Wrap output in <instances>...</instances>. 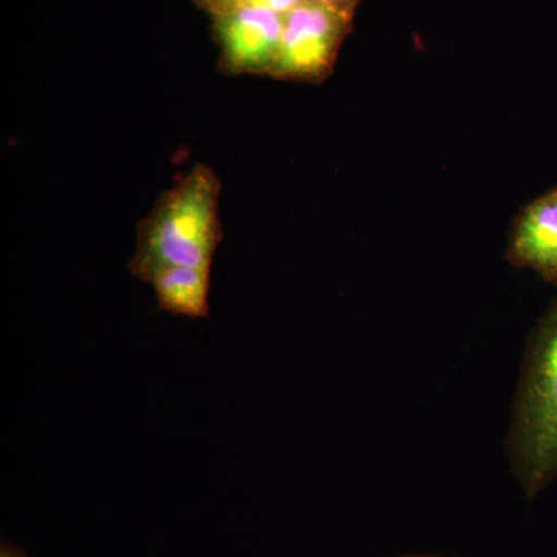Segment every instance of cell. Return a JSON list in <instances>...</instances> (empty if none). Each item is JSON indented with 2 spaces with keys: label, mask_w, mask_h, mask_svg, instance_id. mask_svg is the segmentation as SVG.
I'll use <instances>...</instances> for the list:
<instances>
[{
  "label": "cell",
  "mask_w": 557,
  "mask_h": 557,
  "mask_svg": "<svg viewBox=\"0 0 557 557\" xmlns=\"http://www.w3.org/2000/svg\"><path fill=\"white\" fill-rule=\"evenodd\" d=\"M220 180L197 164L182 175L139 222L137 249L129 269L148 282L163 267L211 270L220 240Z\"/></svg>",
  "instance_id": "6da1fadb"
},
{
  "label": "cell",
  "mask_w": 557,
  "mask_h": 557,
  "mask_svg": "<svg viewBox=\"0 0 557 557\" xmlns=\"http://www.w3.org/2000/svg\"><path fill=\"white\" fill-rule=\"evenodd\" d=\"M507 446L512 471L533 500L557 478V299L528 344Z\"/></svg>",
  "instance_id": "7a4b0ae2"
},
{
  "label": "cell",
  "mask_w": 557,
  "mask_h": 557,
  "mask_svg": "<svg viewBox=\"0 0 557 557\" xmlns=\"http://www.w3.org/2000/svg\"><path fill=\"white\" fill-rule=\"evenodd\" d=\"M354 17L319 0H304L284 16L281 49L271 76L318 83L327 78Z\"/></svg>",
  "instance_id": "3957f363"
},
{
  "label": "cell",
  "mask_w": 557,
  "mask_h": 557,
  "mask_svg": "<svg viewBox=\"0 0 557 557\" xmlns=\"http://www.w3.org/2000/svg\"><path fill=\"white\" fill-rule=\"evenodd\" d=\"M220 50L219 65L228 75H270L284 33V16L249 3L212 17Z\"/></svg>",
  "instance_id": "277c9868"
},
{
  "label": "cell",
  "mask_w": 557,
  "mask_h": 557,
  "mask_svg": "<svg viewBox=\"0 0 557 557\" xmlns=\"http://www.w3.org/2000/svg\"><path fill=\"white\" fill-rule=\"evenodd\" d=\"M507 258L557 285V186L537 197L516 220Z\"/></svg>",
  "instance_id": "5b68a950"
},
{
  "label": "cell",
  "mask_w": 557,
  "mask_h": 557,
  "mask_svg": "<svg viewBox=\"0 0 557 557\" xmlns=\"http://www.w3.org/2000/svg\"><path fill=\"white\" fill-rule=\"evenodd\" d=\"M160 310L175 317L203 319L209 317L211 270L196 267H163L150 276Z\"/></svg>",
  "instance_id": "8992f818"
},
{
  "label": "cell",
  "mask_w": 557,
  "mask_h": 557,
  "mask_svg": "<svg viewBox=\"0 0 557 557\" xmlns=\"http://www.w3.org/2000/svg\"><path fill=\"white\" fill-rule=\"evenodd\" d=\"M256 2H259V0H196L197 7L200 10L207 11L211 17Z\"/></svg>",
  "instance_id": "52a82bcc"
},
{
  "label": "cell",
  "mask_w": 557,
  "mask_h": 557,
  "mask_svg": "<svg viewBox=\"0 0 557 557\" xmlns=\"http://www.w3.org/2000/svg\"><path fill=\"white\" fill-rule=\"evenodd\" d=\"M300 2H304V0H259L256 3H262V5L269 7L282 16H287L289 11L295 10Z\"/></svg>",
  "instance_id": "ba28073f"
},
{
  "label": "cell",
  "mask_w": 557,
  "mask_h": 557,
  "mask_svg": "<svg viewBox=\"0 0 557 557\" xmlns=\"http://www.w3.org/2000/svg\"><path fill=\"white\" fill-rule=\"evenodd\" d=\"M319 2L325 3L330 9L339 11V13L354 17L359 0H319Z\"/></svg>",
  "instance_id": "9c48e42d"
},
{
  "label": "cell",
  "mask_w": 557,
  "mask_h": 557,
  "mask_svg": "<svg viewBox=\"0 0 557 557\" xmlns=\"http://www.w3.org/2000/svg\"><path fill=\"white\" fill-rule=\"evenodd\" d=\"M0 557H30L24 549L17 547V545L11 544L10 541L2 539L0 544Z\"/></svg>",
  "instance_id": "30bf717a"
}]
</instances>
